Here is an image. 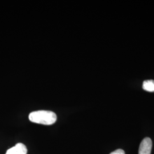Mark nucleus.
Instances as JSON below:
<instances>
[{"instance_id": "obj_1", "label": "nucleus", "mask_w": 154, "mask_h": 154, "mask_svg": "<svg viewBox=\"0 0 154 154\" xmlns=\"http://www.w3.org/2000/svg\"><path fill=\"white\" fill-rule=\"evenodd\" d=\"M29 119L33 123L44 125H51L56 122L57 117L53 111L38 110L31 112L29 116Z\"/></svg>"}, {"instance_id": "obj_2", "label": "nucleus", "mask_w": 154, "mask_h": 154, "mask_svg": "<svg viewBox=\"0 0 154 154\" xmlns=\"http://www.w3.org/2000/svg\"><path fill=\"white\" fill-rule=\"evenodd\" d=\"M152 146L151 139L149 138H144L140 144L139 154H151Z\"/></svg>"}, {"instance_id": "obj_3", "label": "nucleus", "mask_w": 154, "mask_h": 154, "mask_svg": "<svg viewBox=\"0 0 154 154\" xmlns=\"http://www.w3.org/2000/svg\"><path fill=\"white\" fill-rule=\"evenodd\" d=\"M26 147L22 143H18L16 145L9 149L5 154H27Z\"/></svg>"}, {"instance_id": "obj_5", "label": "nucleus", "mask_w": 154, "mask_h": 154, "mask_svg": "<svg viewBox=\"0 0 154 154\" xmlns=\"http://www.w3.org/2000/svg\"><path fill=\"white\" fill-rule=\"evenodd\" d=\"M110 154H125V151L123 149H116V151H114V152H112Z\"/></svg>"}, {"instance_id": "obj_4", "label": "nucleus", "mask_w": 154, "mask_h": 154, "mask_svg": "<svg viewBox=\"0 0 154 154\" xmlns=\"http://www.w3.org/2000/svg\"><path fill=\"white\" fill-rule=\"evenodd\" d=\"M143 90L149 92H154V80H146L143 83Z\"/></svg>"}]
</instances>
